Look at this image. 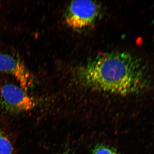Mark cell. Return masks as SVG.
I'll list each match as a JSON object with an SVG mask.
<instances>
[{
    "label": "cell",
    "instance_id": "6da1fadb",
    "mask_svg": "<svg viewBox=\"0 0 154 154\" xmlns=\"http://www.w3.org/2000/svg\"><path fill=\"white\" fill-rule=\"evenodd\" d=\"M85 88L99 92L126 96L147 85V69L140 59L121 51L104 53L91 59L75 72Z\"/></svg>",
    "mask_w": 154,
    "mask_h": 154
},
{
    "label": "cell",
    "instance_id": "7a4b0ae2",
    "mask_svg": "<svg viewBox=\"0 0 154 154\" xmlns=\"http://www.w3.org/2000/svg\"><path fill=\"white\" fill-rule=\"evenodd\" d=\"M0 105L5 111L11 113L27 112L38 107V100L21 87L6 84L0 89Z\"/></svg>",
    "mask_w": 154,
    "mask_h": 154
},
{
    "label": "cell",
    "instance_id": "3957f363",
    "mask_svg": "<svg viewBox=\"0 0 154 154\" xmlns=\"http://www.w3.org/2000/svg\"><path fill=\"white\" fill-rule=\"evenodd\" d=\"M99 11V5L94 1H72L69 4L66 12V23L72 29L87 28L96 21Z\"/></svg>",
    "mask_w": 154,
    "mask_h": 154
},
{
    "label": "cell",
    "instance_id": "277c9868",
    "mask_svg": "<svg viewBox=\"0 0 154 154\" xmlns=\"http://www.w3.org/2000/svg\"><path fill=\"white\" fill-rule=\"evenodd\" d=\"M0 73L11 75L27 92L33 85V76L24 63L7 54L0 53Z\"/></svg>",
    "mask_w": 154,
    "mask_h": 154
},
{
    "label": "cell",
    "instance_id": "5b68a950",
    "mask_svg": "<svg viewBox=\"0 0 154 154\" xmlns=\"http://www.w3.org/2000/svg\"><path fill=\"white\" fill-rule=\"evenodd\" d=\"M14 147L8 136L0 130V154H13Z\"/></svg>",
    "mask_w": 154,
    "mask_h": 154
},
{
    "label": "cell",
    "instance_id": "8992f818",
    "mask_svg": "<svg viewBox=\"0 0 154 154\" xmlns=\"http://www.w3.org/2000/svg\"><path fill=\"white\" fill-rule=\"evenodd\" d=\"M92 154H119L116 149L104 144H98L92 150Z\"/></svg>",
    "mask_w": 154,
    "mask_h": 154
},
{
    "label": "cell",
    "instance_id": "52a82bcc",
    "mask_svg": "<svg viewBox=\"0 0 154 154\" xmlns=\"http://www.w3.org/2000/svg\"></svg>",
    "mask_w": 154,
    "mask_h": 154
}]
</instances>
